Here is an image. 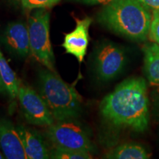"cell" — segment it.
Masks as SVG:
<instances>
[{
  "instance_id": "6da1fadb",
  "label": "cell",
  "mask_w": 159,
  "mask_h": 159,
  "mask_svg": "<svg viewBox=\"0 0 159 159\" xmlns=\"http://www.w3.org/2000/svg\"><path fill=\"white\" fill-rule=\"evenodd\" d=\"M107 125L119 130L143 133L150 120L148 86L142 77H130L117 85L99 105Z\"/></svg>"
},
{
  "instance_id": "7a4b0ae2",
  "label": "cell",
  "mask_w": 159,
  "mask_h": 159,
  "mask_svg": "<svg viewBox=\"0 0 159 159\" xmlns=\"http://www.w3.org/2000/svg\"><path fill=\"white\" fill-rule=\"evenodd\" d=\"M97 19L115 34L142 42L149 35L152 15L138 0H114L104 5Z\"/></svg>"
},
{
  "instance_id": "3957f363",
  "label": "cell",
  "mask_w": 159,
  "mask_h": 159,
  "mask_svg": "<svg viewBox=\"0 0 159 159\" xmlns=\"http://www.w3.org/2000/svg\"><path fill=\"white\" fill-rule=\"evenodd\" d=\"M38 89L55 121L78 119L83 113L82 97L72 85L45 68L38 73Z\"/></svg>"
},
{
  "instance_id": "277c9868",
  "label": "cell",
  "mask_w": 159,
  "mask_h": 159,
  "mask_svg": "<svg viewBox=\"0 0 159 159\" xmlns=\"http://www.w3.org/2000/svg\"><path fill=\"white\" fill-rule=\"evenodd\" d=\"M50 14L45 9H37L28 19L30 54L45 68L55 70V59L49 38Z\"/></svg>"
},
{
  "instance_id": "5b68a950",
  "label": "cell",
  "mask_w": 159,
  "mask_h": 159,
  "mask_svg": "<svg viewBox=\"0 0 159 159\" xmlns=\"http://www.w3.org/2000/svg\"><path fill=\"white\" fill-rule=\"evenodd\" d=\"M45 135L53 147L83 151L91 154L96 151L90 132L78 119L55 121L47 127Z\"/></svg>"
},
{
  "instance_id": "8992f818",
  "label": "cell",
  "mask_w": 159,
  "mask_h": 159,
  "mask_svg": "<svg viewBox=\"0 0 159 159\" xmlns=\"http://www.w3.org/2000/svg\"><path fill=\"white\" fill-rule=\"evenodd\" d=\"M91 57V69L97 80L107 83L116 78L128 63V55L122 46L104 41L95 46Z\"/></svg>"
},
{
  "instance_id": "52a82bcc",
  "label": "cell",
  "mask_w": 159,
  "mask_h": 159,
  "mask_svg": "<svg viewBox=\"0 0 159 159\" xmlns=\"http://www.w3.org/2000/svg\"><path fill=\"white\" fill-rule=\"evenodd\" d=\"M16 98L24 118L28 124L47 128L55 122L47 103L39 92L30 86L20 83Z\"/></svg>"
},
{
  "instance_id": "ba28073f",
  "label": "cell",
  "mask_w": 159,
  "mask_h": 159,
  "mask_svg": "<svg viewBox=\"0 0 159 159\" xmlns=\"http://www.w3.org/2000/svg\"><path fill=\"white\" fill-rule=\"evenodd\" d=\"M1 42L10 54L18 58H25L30 54L28 27L22 21L9 23L4 30Z\"/></svg>"
},
{
  "instance_id": "9c48e42d",
  "label": "cell",
  "mask_w": 159,
  "mask_h": 159,
  "mask_svg": "<svg viewBox=\"0 0 159 159\" xmlns=\"http://www.w3.org/2000/svg\"><path fill=\"white\" fill-rule=\"evenodd\" d=\"M92 19L85 17L76 20V27L70 33L65 35L62 47L66 53L76 57L80 64L83 62L89 43V27Z\"/></svg>"
},
{
  "instance_id": "30bf717a",
  "label": "cell",
  "mask_w": 159,
  "mask_h": 159,
  "mask_svg": "<svg viewBox=\"0 0 159 159\" xmlns=\"http://www.w3.org/2000/svg\"><path fill=\"white\" fill-rule=\"evenodd\" d=\"M0 148L5 158L27 159L16 127L5 118H0Z\"/></svg>"
},
{
  "instance_id": "8fae6325",
  "label": "cell",
  "mask_w": 159,
  "mask_h": 159,
  "mask_svg": "<svg viewBox=\"0 0 159 159\" xmlns=\"http://www.w3.org/2000/svg\"><path fill=\"white\" fill-rule=\"evenodd\" d=\"M18 131L27 159L49 158V150L44 139L36 130L24 125H18Z\"/></svg>"
},
{
  "instance_id": "7c38bea8",
  "label": "cell",
  "mask_w": 159,
  "mask_h": 159,
  "mask_svg": "<svg viewBox=\"0 0 159 159\" xmlns=\"http://www.w3.org/2000/svg\"><path fill=\"white\" fill-rule=\"evenodd\" d=\"M144 71L148 83L159 94V45L152 42L143 47Z\"/></svg>"
},
{
  "instance_id": "4fadbf2b",
  "label": "cell",
  "mask_w": 159,
  "mask_h": 159,
  "mask_svg": "<svg viewBox=\"0 0 159 159\" xmlns=\"http://www.w3.org/2000/svg\"><path fill=\"white\" fill-rule=\"evenodd\" d=\"M108 159H147L150 158L148 150L136 143H125L111 149L104 156Z\"/></svg>"
},
{
  "instance_id": "5bb4252c",
  "label": "cell",
  "mask_w": 159,
  "mask_h": 159,
  "mask_svg": "<svg viewBox=\"0 0 159 159\" xmlns=\"http://www.w3.org/2000/svg\"><path fill=\"white\" fill-rule=\"evenodd\" d=\"M0 70L2 75L4 82L7 87L9 97L12 99L16 98L20 81L18 79L16 72L12 69L11 66L4 56L1 49H0Z\"/></svg>"
},
{
  "instance_id": "9a60e30c",
  "label": "cell",
  "mask_w": 159,
  "mask_h": 159,
  "mask_svg": "<svg viewBox=\"0 0 159 159\" xmlns=\"http://www.w3.org/2000/svg\"><path fill=\"white\" fill-rule=\"evenodd\" d=\"M49 158L52 159H91L92 154L83 151L71 150L54 147L49 150Z\"/></svg>"
},
{
  "instance_id": "2e32d148",
  "label": "cell",
  "mask_w": 159,
  "mask_h": 159,
  "mask_svg": "<svg viewBox=\"0 0 159 159\" xmlns=\"http://www.w3.org/2000/svg\"><path fill=\"white\" fill-rule=\"evenodd\" d=\"M61 0H21V5L27 10L45 9L52 7Z\"/></svg>"
},
{
  "instance_id": "e0dca14e",
  "label": "cell",
  "mask_w": 159,
  "mask_h": 159,
  "mask_svg": "<svg viewBox=\"0 0 159 159\" xmlns=\"http://www.w3.org/2000/svg\"><path fill=\"white\" fill-rule=\"evenodd\" d=\"M148 37L152 42L159 45V11H152Z\"/></svg>"
},
{
  "instance_id": "ac0fdd59",
  "label": "cell",
  "mask_w": 159,
  "mask_h": 159,
  "mask_svg": "<svg viewBox=\"0 0 159 159\" xmlns=\"http://www.w3.org/2000/svg\"><path fill=\"white\" fill-rule=\"evenodd\" d=\"M149 11H159V0H138Z\"/></svg>"
},
{
  "instance_id": "d6986e66",
  "label": "cell",
  "mask_w": 159,
  "mask_h": 159,
  "mask_svg": "<svg viewBox=\"0 0 159 159\" xmlns=\"http://www.w3.org/2000/svg\"><path fill=\"white\" fill-rule=\"evenodd\" d=\"M69 1L85 4V5H99V4L107 5L114 0H69Z\"/></svg>"
},
{
  "instance_id": "ffe728a7",
  "label": "cell",
  "mask_w": 159,
  "mask_h": 159,
  "mask_svg": "<svg viewBox=\"0 0 159 159\" xmlns=\"http://www.w3.org/2000/svg\"><path fill=\"white\" fill-rule=\"evenodd\" d=\"M0 95H3V96H7H7H9L7 87H6L5 83L4 82L1 70H0Z\"/></svg>"
},
{
  "instance_id": "44dd1931",
  "label": "cell",
  "mask_w": 159,
  "mask_h": 159,
  "mask_svg": "<svg viewBox=\"0 0 159 159\" xmlns=\"http://www.w3.org/2000/svg\"><path fill=\"white\" fill-rule=\"evenodd\" d=\"M8 1L14 5H19L21 4V0H8Z\"/></svg>"
},
{
  "instance_id": "7402d4cb",
  "label": "cell",
  "mask_w": 159,
  "mask_h": 159,
  "mask_svg": "<svg viewBox=\"0 0 159 159\" xmlns=\"http://www.w3.org/2000/svg\"><path fill=\"white\" fill-rule=\"evenodd\" d=\"M3 158H5V157L4 156V154H2L1 152H0V159H3Z\"/></svg>"
}]
</instances>
